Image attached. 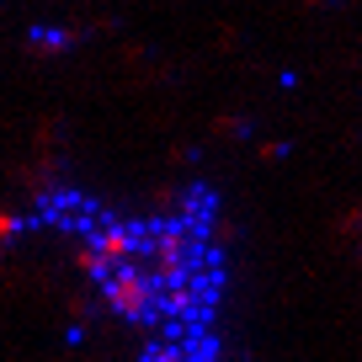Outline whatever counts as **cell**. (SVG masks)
I'll list each match as a JSON object with an SVG mask.
<instances>
[{"label":"cell","mask_w":362,"mask_h":362,"mask_svg":"<svg viewBox=\"0 0 362 362\" xmlns=\"http://www.w3.org/2000/svg\"><path fill=\"white\" fill-rule=\"evenodd\" d=\"M43 214L80 240V267L117 320L144 330L149 362H218V304H224V240L218 203L208 192L181 197L165 214L117 218L64 197Z\"/></svg>","instance_id":"6da1fadb"}]
</instances>
